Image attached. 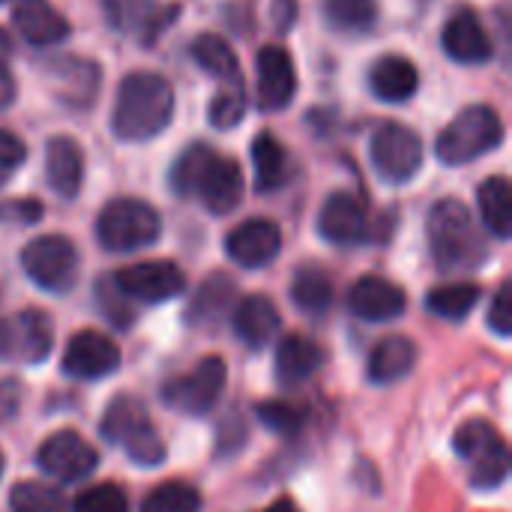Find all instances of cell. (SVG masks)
Returning a JSON list of instances; mask_svg holds the SVG:
<instances>
[{"instance_id": "obj_40", "label": "cell", "mask_w": 512, "mask_h": 512, "mask_svg": "<svg viewBox=\"0 0 512 512\" xmlns=\"http://www.w3.org/2000/svg\"><path fill=\"white\" fill-rule=\"evenodd\" d=\"M24 156H27L24 141L6 129H0V186L24 165Z\"/></svg>"}, {"instance_id": "obj_17", "label": "cell", "mask_w": 512, "mask_h": 512, "mask_svg": "<svg viewBox=\"0 0 512 512\" xmlns=\"http://www.w3.org/2000/svg\"><path fill=\"white\" fill-rule=\"evenodd\" d=\"M405 306H408L405 291L384 276H363L348 288V309L360 321H372V324L396 321L405 312Z\"/></svg>"}, {"instance_id": "obj_34", "label": "cell", "mask_w": 512, "mask_h": 512, "mask_svg": "<svg viewBox=\"0 0 512 512\" xmlns=\"http://www.w3.org/2000/svg\"><path fill=\"white\" fill-rule=\"evenodd\" d=\"M18 357L27 363H42L51 354V324L45 312H21L15 318Z\"/></svg>"}, {"instance_id": "obj_43", "label": "cell", "mask_w": 512, "mask_h": 512, "mask_svg": "<svg viewBox=\"0 0 512 512\" xmlns=\"http://www.w3.org/2000/svg\"><path fill=\"white\" fill-rule=\"evenodd\" d=\"M273 21L279 33H288L297 21V0H273Z\"/></svg>"}, {"instance_id": "obj_30", "label": "cell", "mask_w": 512, "mask_h": 512, "mask_svg": "<svg viewBox=\"0 0 512 512\" xmlns=\"http://www.w3.org/2000/svg\"><path fill=\"white\" fill-rule=\"evenodd\" d=\"M291 300L306 315H324V312H330V306L336 300L333 279L318 267H303L291 279Z\"/></svg>"}, {"instance_id": "obj_13", "label": "cell", "mask_w": 512, "mask_h": 512, "mask_svg": "<svg viewBox=\"0 0 512 512\" xmlns=\"http://www.w3.org/2000/svg\"><path fill=\"white\" fill-rule=\"evenodd\" d=\"M120 366V348L99 330H81L63 351V372L78 381H99Z\"/></svg>"}, {"instance_id": "obj_42", "label": "cell", "mask_w": 512, "mask_h": 512, "mask_svg": "<svg viewBox=\"0 0 512 512\" xmlns=\"http://www.w3.org/2000/svg\"><path fill=\"white\" fill-rule=\"evenodd\" d=\"M21 408V384L15 378H3L0 381V426L15 420Z\"/></svg>"}, {"instance_id": "obj_29", "label": "cell", "mask_w": 512, "mask_h": 512, "mask_svg": "<svg viewBox=\"0 0 512 512\" xmlns=\"http://www.w3.org/2000/svg\"><path fill=\"white\" fill-rule=\"evenodd\" d=\"M324 21L330 30L345 36H363L378 24V3L375 0H324L321 6Z\"/></svg>"}, {"instance_id": "obj_11", "label": "cell", "mask_w": 512, "mask_h": 512, "mask_svg": "<svg viewBox=\"0 0 512 512\" xmlns=\"http://www.w3.org/2000/svg\"><path fill=\"white\" fill-rule=\"evenodd\" d=\"M36 465L51 480L69 486V483H81L84 477H90L96 471L99 453L78 432L63 429V432H54L51 438L42 441V447L36 450Z\"/></svg>"}, {"instance_id": "obj_44", "label": "cell", "mask_w": 512, "mask_h": 512, "mask_svg": "<svg viewBox=\"0 0 512 512\" xmlns=\"http://www.w3.org/2000/svg\"><path fill=\"white\" fill-rule=\"evenodd\" d=\"M18 357V330L15 321H3L0 318V360Z\"/></svg>"}, {"instance_id": "obj_5", "label": "cell", "mask_w": 512, "mask_h": 512, "mask_svg": "<svg viewBox=\"0 0 512 512\" xmlns=\"http://www.w3.org/2000/svg\"><path fill=\"white\" fill-rule=\"evenodd\" d=\"M456 456L468 465V480L477 492H492L510 477V450L504 435L486 420H468L453 435Z\"/></svg>"}, {"instance_id": "obj_4", "label": "cell", "mask_w": 512, "mask_h": 512, "mask_svg": "<svg viewBox=\"0 0 512 512\" xmlns=\"http://www.w3.org/2000/svg\"><path fill=\"white\" fill-rule=\"evenodd\" d=\"M99 432L108 444L120 447L138 468H156L165 462V444L150 423V414L141 399L117 396L108 402Z\"/></svg>"}, {"instance_id": "obj_24", "label": "cell", "mask_w": 512, "mask_h": 512, "mask_svg": "<svg viewBox=\"0 0 512 512\" xmlns=\"http://www.w3.org/2000/svg\"><path fill=\"white\" fill-rule=\"evenodd\" d=\"M414 363H417V345L408 336H387L372 348L366 375L372 384L387 387V384L408 378Z\"/></svg>"}, {"instance_id": "obj_32", "label": "cell", "mask_w": 512, "mask_h": 512, "mask_svg": "<svg viewBox=\"0 0 512 512\" xmlns=\"http://www.w3.org/2000/svg\"><path fill=\"white\" fill-rule=\"evenodd\" d=\"M477 201H480L483 225L489 228V234L498 240H507L512 231V195L507 177H489L480 186Z\"/></svg>"}, {"instance_id": "obj_39", "label": "cell", "mask_w": 512, "mask_h": 512, "mask_svg": "<svg viewBox=\"0 0 512 512\" xmlns=\"http://www.w3.org/2000/svg\"><path fill=\"white\" fill-rule=\"evenodd\" d=\"M255 414H258V420L267 426V429H273V432H279V435H294V432H300V426H303V408H297V405H291V402H261L258 408H255Z\"/></svg>"}, {"instance_id": "obj_31", "label": "cell", "mask_w": 512, "mask_h": 512, "mask_svg": "<svg viewBox=\"0 0 512 512\" xmlns=\"http://www.w3.org/2000/svg\"><path fill=\"white\" fill-rule=\"evenodd\" d=\"M234 297H237V285L228 276L216 273L198 288V294L189 303L186 318L192 324H213V321L225 318V312L234 306Z\"/></svg>"}, {"instance_id": "obj_20", "label": "cell", "mask_w": 512, "mask_h": 512, "mask_svg": "<svg viewBox=\"0 0 512 512\" xmlns=\"http://www.w3.org/2000/svg\"><path fill=\"white\" fill-rule=\"evenodd\" d=\"M12 21L36 48L57 45L69 36V21L48 0H12Z\"/></svg>"}, {"instance_id": "obj_16", "label": "cell", "mask_w": 512, "mask_h": 512, "mask_svg": "<svg viewBox=\"0 0 512 512\" xmlns=\"http://www.w3.org/2000/svg\"><path fill=\"white\" fill-rule=\"evenodd\" d=\"M282 249V231L270 219H249L225 237V252L237 267H267Z\"/></svg>"}, {"instance_id": "obj_38", "label": "cell", "mask_w": 512, "mask_h": 512, "mask_svg": "<svg viewBox=\"0 0 512 512\" xmlns=\"http://www.w3.org/2000/svg\"><path fill=\"white\" fill-rule=\"evenodd\" d=\"M75 512H129V501L123 495L120 486L114 483H102V486H90L84 489L75 504H72Z\"/></svg>"}, {"instance_id": "obj_10", "label": "cell", "mask_w": 512, "mask_h": 512, "mask_svg": "<svg viewBox=\"0 0 512 512\" xmlns=\"http://www.w3.org/2000/svg\"><path fill=\"white\" fill-rule=\"evenodd\" d=\"M228 384V366L222 357H204L189 375L171 378L162 387V402L171 411L189 414V417H201L207 411L216 408V402L222 399Z\"/></svg>"}, {"instance_id": "obj_18", "label": "cell", "mask_w": 512, "mask_h": 512, "mask_svg": "<svg viewBox=\"0 0 512 512\" xmlns=\"http://www.w3.org/2000/svg\"><path fill=\"white\" fill-rule=\"evenodd\" d=\"M297 93V69L282 45H264L258 51V105L264 111H282Z\"/></svg>"}, {"instance_id": "obj_3", "label": "cell", "mask_w": 512, "mask_h": 512, "mask_svg": "<svg viewBox=\"0 0 512 512\" xmlns=\"http://www.w3.org/2000/svg\"><path fill=\"white\" fill-rule=\"evenodd\" d=\"M426 234L432 258L444 273L477 270L486 261V240L474 225L471 210L456 198H444L429 210Z\"/></svg>"}, {"instance_id": "obj_6", "label": "cell", "mask_w": 512, "mask_h": 512, "mask_svg": "<svg viewBox=\"0 0 512 512\" xmlns=\"http://www.w3.org/2000/svg\"><path fill=\"white\" fill-rule=\"evenodd\" d=\"M162 234V216L141 198H114L99 210L96 240L108 252H138Z\"/></svg>"}, {"instance_id": "obj_33", "label": "cell", "mask_w": 512, "mask_h": 512, "mask_svg": "<svg viewBox=\"0 0 512 512\" xmlns=\"http://www.w3.org/2000/svg\"><path fill=\"white\" fill-rule=\"evenodd\" d=\"M480 297H483L480 285H474V282H453V285L432 288L429 297H426V309L435 318H444V321H465L474 312V306L480 303Z\"/></svg>"}, {"instance_id": "obj_21", "label": "cell", "mask_w": 512, "mask_h": 512, "mask_svg": "<svg viewBox=\"0 0 512 512\" xmlns=\"http://www.w3.org/2000/svg\"><path fill=\"white\" fill-rule=\"evenodd\" d=\"M45 180L60 198H75L84 180V153L69 135H54L45 144Z\"/></svg>"}, {"instance_id": "obj_35", "label": "cell", "mask_w": 512, "mask_h": 512, "mask_svg": "<svg viewBox=\"0 0 512 512\" xmlns=\"http://www.w3.org/2000/svg\"><path fill=\"white\" fill-rule=\"evenodd\" d=\"M141 512H201V495L189 483L171 480L141 501Z\"/></svg>"}, {"instance_id": "obj_46", "label": "cell", "mask_w": 512, "mask_h": 512, "mask_svg": "<svg viewBox=\"0 0 512 512\" xmlns=\"http://www.w3.org/2000/svg\"><path fill=\"white\" fill-rule=\"evenodd\" d=\"M264 512H300L294 507V501H288V498H282V501H276V504H270Z\"/></svg>"}, {"instance_id": "obj_1", "label": "cell", "mask_w": 512, "mask_h": 512, "mask_svg": "<svg viewBox=\"0 0 512 512\" xmlns=\"http://www.w3.org/2000/svg\"><path fill=\"white\" fill-rule=\"evenodd\" d=\"M171 189L183 198H201L213 216H225L243 201L246 180L234 159H225L198 141L189 144L171 165Z\"/></svg>"}, {"instance_id": "obj_36", "label": "cell", "mask_w": 512, "mask_h": 512, "mask_svg": "<svg viewBox=\"0 0 512 512\" xmlns=\"http://www.w3.org/2000/svg\"><path fill=\"white\" fill-rule=\"evenodd\" d=\"M12 512H69L60 489L42 483H18L9 495Z\"/></svg>"}, {"instance_id": "obj_2", "label": "cell", "mask_w": 512, "mask_h": 512, "mask_svg": "<svg viewBox=\"0 0 512 512\" xmlns=\"http://www.w3.org/2000/svg\"><path fill=\"white\" fill-rule=\"evenodd\" d=\"M171 114V84L156 72H129L117 90L111 129L120 141H147L171 123Z\"/></svg>"}, {"instance_id": "obj_28", "label": "cell", "mask_w": 512, "mask_h": 512, "mask_svg": "<svg viewBox=\"0 0 512 512\" xmlns=\"http://www.w3.org/2000/svg\"><path fill=\"white\" fill-rule=\"evenodd\" d=\"M51 75L54 78H69V84L57 87V96L63 102H69L72 108L90 105L96 90H99V69L90 60H78V57H63L51 63Z\"/></svg>"}, {"instance_id": "obj_25", "label": "cell", "mask_w": 512, "mask_h": 512, "mask_svg": "<svg viewBox=\"0 0 512 512\" xmlns=\"http://www.w3.org/2000/svg\"><path fill=\"white\" fill-rule=\"evenodd\" d=\"M318 366H321V351L312 339L291 333L276 345V378L282 387H300L318 372Z\"/></svg>"}, {"instance_id": "obj_14", "label": "cell", "mask_w": 512, "mask_h": 512, "mask_svg": "<svg viewBox=\"0 0 512 512\" xmlns=\"http://www.w3.org/2000/svg\"><path fill=\"white\" fill-rule=\"evenodd\" d=\"M102 9L117 33L132 36L141 45H153L177 12L174 6H159L156 0H102Z\"/></svg>"}, {"instance_id": "obj_15", "label": "cell", "mask_w": 512, "mask_h": 512, "mask_svg": "<svg viewBox=\"0 0 512 512\" xmlns=\"http://www.w3.org/2000/svg\"><path fill=\"white\" fill-rule=\"evenodd\" d=\"M318 234L327 243L342 246V249L366 243V237H369L366 207L348 192H333L318 213Z\"/></svg>"}, {"instance_id": "obj_22", "label": "cell", "mask_w": 512, "mask_h": 512, "mask_svg": "<svg viewBox=\"0 0 512 512\" xmlns=\"http://www.w3.org/2000/svg\"><path fill=\"white\" fill-rule=\"evenodd\" d=\"M234 333L237 339L252 348V351H261L273 342V336L279 333V312L276 306L264 297V294H252V297H243L237 306H234Z\"/></svg>"}, {"instance_id": "obj_37", "label": "cell", "mask_w": 512, "mask_h": 512, "mask_svg": "<svg viewBox=\"0 0 512 512\" xmlns=\"http://www.w3.org/2000/svg\"><path fill=\"white\" fill-rule=\"evenodd\" d=\"M246 114V90L240 87H222L210 102V123L216 129H231Z\"/></svg>"}, {"instance_id": "obj_8", "label": "cell", "mask_w": 512, "mask_h": 512, "mask_svg": "<svg viewBox=\"0 0 512 512\" xmlns=\"http://www.w3.org/2000/svg\"><path fill=\"white\" fill-rule=\"evenodd\" d=\"M369 159H372L375 174L384 183L399 186V183H408L420 171V165H423V141L405 123L387 120L372 132Z\"/></svg>"}, {"instance_id": "obj_41", "label": "cell", "mask_w": 512, "mask_h": 512, "mask_svg": "<svg viewBox=\"0 0 512 512\" xmlns=\"http://www.w3.org/2000/svg\"><path fill=\"white\" fill-rule=\"evenodd\" d=\"M489 327L501 336V339H510L512 336V306H510V285H501L495 300H492V309H489Z\"/></svg>"}, {"instance_id": "obj_45", "label": "cell", "mask_w": 512, "mask_h": 512, "mask_svg": "<svg viewBox=\"0 0 512 512\" xmlns=\"http://www.w3.org/2000/svg\"><path fill=\"white\" fill-rule=\"evenodd\" d=\"M12 102H15V78H12V72L0 63V111L9 108Z\"/></svg>"}, {"instance_id": "obj_19", "label": "cell", "mask_w": 512, "mask_h": 512, "mask_svg": "<svg viewBox=\"0 0 512 512\" xmlns=\"http://www.w3.org/2000/svg\"><path fill=\"white\" fill-rule=\"evenodd\" d=\"M441 45H444L447 57L456 63L477 66V63L492 60V39L474 9H459L450 15V21L444 24V33H441Z\"/></svg>"}, {"instance_id": "obj_7", "label": "cell", "mask_w": 512, "mask_h": 512, "mask_svg": "<svg viewBox=\"0 0 512 512\" xmlns=\"http://www.w3.org/2000/svg\"><path fill=\"white\" fill-rule=\"evenodd\" d=\"M504 141V123L495 108L471 105L456 114V120L438 135L435 153L444 165H465Z\"/></svg>"}, {"instance_id": "obj_9", "label": "cell", "mask_w": 512, "mask_h": 512, "mask_svg": "<svg viewBox=\"0 0 512 512\" xmlns=\"http://www.w3.org/2000/svg\"><path fill=\"white\" fill-rule=\"evenodd\" d=\"M21 267L33 285L51 294H66L75 285L78 276V252L72 240L60 234L36 237L21 252Z\"/></svg>"}, {"instance_id": "obj_12", "label": "cell", "mask_w": 512, "mask_h": 512, "mask_svg": "<svg viewBox=\"0 0 512 512\" xmlns=\"http://www.w3.org/2000/svg\"><path fill=\"white\" fill-rule=\"evenodd\" d=\"M114 288L135 303H168L183 294L186 276L174 261H141L117 270Z\"/></svg>"}, {"instance_id": "obj_27", "label": "cell", "mask_w": 512, "mask_h": 512, "mask_svg": "<svg viewBox=\"0 0 512 512\" xmlns=\"http://www.w3.org/2000/svg\"><path fill=\"white\" fill-rule=\"evenodd\" d=\"M252 162H255V189L258 192H276L288 183L291 177V162L288 150L282 141L270 132H261L252 141Z\"/></svg>"}, {"instance_id": "obj_23", "label": "cell", "mask_w": 512, "mask_h": 512, "mask_svg": "<svg viewBox=\"0 0 512 512\" xmlns=\"http://www.w3.org/2000/svg\"><path fill=\"white\" fill-rule=\"evenodd\" d=\"M369 87L381 102H408L420 87V69L402 54H384L369 69Z\"/></svg>"}, {"instance_id": "obj_47", "label": "cell", "mask_w": 512, "mask_h": 512, "mask_svg": "<svg viewBox=\"0 0 512 512\" xmlns=\"http://www.w3.org/2000/svg\"><path fill=\"white\" fill-rule=\"evenodd\" d=\"M0 477H3V453H0Z\"/></svg>"}, {"instance_id": "obj_26", "label": "cell", "mask_w": 512, "mask_h": 512, "mask_svg": "<svg viewBox=\"0 0 512 512\" xmlns=\"http://www.w3.org/2000/svg\"><path fill=\"white\" fill-rule=\"evenodd\" d=\"M192 60L210 78H216L222 87H240L243 84V72H240L234 48L222 36H216V33H201L192 42Z\"/></svg>"}]
</instances>
